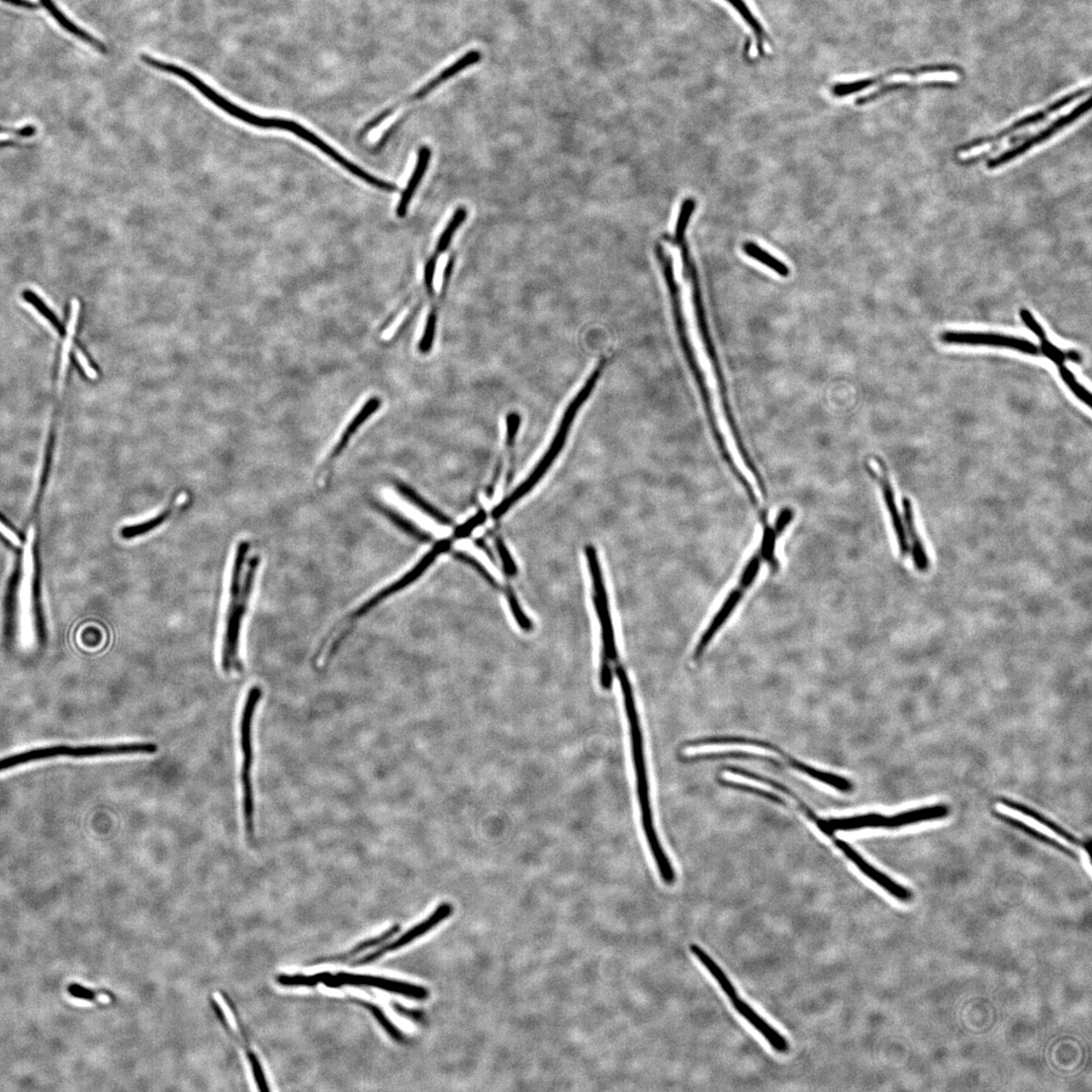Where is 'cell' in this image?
Wrapping results in <instances>:
<instances>
[{
  "label": "cell",
  "mask_w": 1092,
  "mask_h": 1092,
  "mask_svg": "<svg viewBox=\"0 0 1092 1092\" xmlns=\"http://www.w3.org/2000/svg\"><path fill=\"white\" fill-rule=\"evenodd\" d=\"M616 672L618 676L620 687L623 694L624 707L627 711V716L629 725L631 749H633V759L636 778L637 796L640 806V815L642 828L646 834L648 846L657 864L659 875L664 883L667 885H673L676 881V873L672 863L670 862L667 854H665L657 834L655 823H653V816L651 806L650 786H648L647 771L646 764V755L644 748V737L640 728L639 713H637L636 705L634 696L633 687L627 672L622 664H616Z\"/></svg>",
  "instance_id": "1"
},
{
  "label": "cell",
  "mask_w": 1092,
  "mask_h": 1092,
  "mask_svg": "<svg viewBox=\"0 0 1092 1092\" xmlns=\"http://www.w3.org/2000/svg\"><path fill=\"white\" fill-rule=\"evenodd\" d=\"M249 549V542L241 540L237 545L234 560H233L229 603H228L221 652V668L226 673H229L231 670L236 669L240 664L239 647H240L242 624L249 603L252 601L256 574L260 566V557L253 555L250 557L246 574H243Z\"/></svg>",
  "instance_id": "2"
},
{
  "label": "cell",
  "mask_w": 1092,
  "mask_h": 1092,
  "mask_svg": "<svg viewBox=\"0 0 1092 1092\" xmlns=\"http://www.w3.org/2000/svg\"><path fill=\"white\" fill-rule=\"evenodd\" d=\"M663 276L665 283H667L670 306H672L674 325L676 337H678L681 350L682 355H684L687 366L690 369L692 377L694 380H695L699 394H701L711 434H713L715 442H719L724 440L725 435L722 434L718 417H716L713 400L710 394L707 378H705L703 369L701 363H699L695 349H694V346L692 344L689 331H688L686 318L684 311H682L681 289L678 282L676 281L675 270L673 269H665L663 271Z\"/></svg>",
  "instance_id": "3"
},
{
  "label": "cell",
  "mask_w": 1092,
  "mask_h": 1092,
  "mask_svg": "<svg viewBox=\"0 0 1092 1092\" xmlns=\"http://www.w3.org/2000/svg\"><path fill=\"white\" fill-rule=\"evenodd\" d=\"M588 566L594 588V604L601 623L603 650L601 658L600 682L603 689L610 690L612 686L611 662L618 663L616 635L610 610V602L606 593L604 579L598 555L594 546L585 548Z\"/></svg>",
  "instance_id": "4"
},
{
  "label": "cell",
  "mask_w": 1092,
  "mask_h": 1092,
  "mask_svg": "<svg viewBox=\"0 0 1092 1092\" xmlns=\"http://www.w3.org/2000/svg\"><path fill=\"white\" fill-rule=\"evenodd\" d=\"M761 566H763V562H761L758 555L749 556L746 565L743 567L741 574H739L737 584L728 592L725 600L722 601L719 610H716L707 628L704 629L701 639H699L693 652L694 661H698L703 657L711 642L715 640V637L725 627L728 620L737 610L748 591L753 587L756 579H758Z\"/></svg>",
  "instance_id": "5"
},
{
  "label": "cell",
  "mask_w": 1092,
  "mask_h": 1092,
  "mask_svg": "<svg viewBox=\"0 0 1092 1092\" xmlns=\"http://www.w3.org/2000/svg\"><path fill=\"white\" fill-rule=\"evenodd\" d=\"M720 744H743V746H752L755 748L770 750V752L775 753L778 756H780V758L785 761V765L792 767V770L804 774V775L815 779L816 781L828 784V786L837 789L840 792L847 793L851 792L852 790L854 789L852 783L847 780V779L835 775V774L833 773L817 770L816 767L802 763V761L792 758V755H789L786 753H784L781 749L774 746L771 743L760 741V739L743 737H713L694 739V741L688 742L685 747L701 748L704 746H720Z\"/></svg>",
  "instance_id": "6"
},
{
  "label": "cell",
  "mask_w": 1092,
  "mask_h": 1092,
  "mask_svg": "<svg viewBox=\"0 0 1092 1092\" xmlns=\"http://www.w3.org/2000/svg\"><path fill=\"white\" fill-rule=\"evenodd\" d=\"M35 529H28L27 543L22 555L21 577L18 593V636L21 647L31 648L36 645V628L33 613V543Z\"/></svg>",
  "instance_id": "7"
},
{
  "label": "cell",
  "mask_w": 1092,
  "mask_h": 1092,
  "mask_svg": "<svg viewBox=\"0 0 1092 1092\" xmlns=\"http://www.w3.org/2000/svg\"><path fill=\"white\" fill-rule=\"evenodd\" d=\"M482 58V54L481 51L479 50L468 51V52L464 53L463 56H460L459 58H458L457 60L452 62V64L446 67L445 70H442L434 78H431L430 81H428L423 85V87H421L417 91H415L413 94L409 95L407 99H403V100H401L400 101L396 102L395 105H392L391 106L388 107V109L385 110L383 112H380L379 115L375 117L373 119H372L371 122H368L366 124V126H364V128L362 129V132L367 133L369 130H372L373 128L377 127L378 124L384 122L385 118H388L390 116H391L392 113H394L397 109H399L400 106L408 105L410 104V102L423 100L424 98H426V96H428L431 93H434L435 89L441 87L443 83L447 82L449 79H452L458 76L460 72H463L465 70H468V68L474 66L476 64H479Z\"/></svg>",
  "instance_id": "8"
},
{
  "label": "cell",
  "mask_w": 1092,
  "mask_h": 1092,
  "mask_svg": "<svg viewBox=\"0 0 1092 1092\" xmlns=\"http://www.w3.org/2000/svg\"><path fill=\"white\" fill-rule=\"evenodd\" d=\"M1090 107V99H1088L1075 107V109H1073L1071 112L1067 113V115L1055 119V121L1051 123L1048 127L1039 130L1038 133L1031 136H1028V138L1019 146L1011 148V149L1004 152L1003 155L989 159L986 163V167L988 169L994 170L1016 161V158L1026 155V153L1032 150L1033 148L1050 140L1052 136L1061 132L1063 129L1071 126V124H1072L1075 121H1077L1079 118H1082L1086 112H1089Z\"/></svg>",
  "instance_id": "9"
},
{
  "label": "cell",
  "mask_w": 1092,
  "mask_h": 1092,
  "mask_svg": "<svg viewBox=\"0 0 1092 1092\" xmlns=\"http://www.w3.org/2000/svg\"><path fill=\"white\" fill-rule=\"evenodd\" d=\"M1089 93H1090V87L1083 88L1075 90L1073 91V93L1069 94L1065 96H1063V98H1061L1060 100H1058L1055 102H1053V104L1049 105L1048 106L1046 107L1045 110H1040L1039 112L1032 113V115L1023 117L1021 119H1017L1016 123L1010 124V126L1008 128L1001 130L1000 132H998V134L988 136H982V138L975 139L974 141L968 142V143L961 145L957 149V153H959V155H963V153L965 152H970L972 150L978 149V148L998 143V142L1003 141L1004 139L1006 138V136L1015 134L1016 132H1017V130H1021L1023 128L1034 126V124L1044 122L1046 118L1052 115V113H1054L1058 111L1062 110L1063 107H1065L1066 106L1072 104L1074 100L1083 98V96Z\"/></svg>",
  "instance_id": "10"
},
{
  "label": "cell",
  "mask_w": 1092,
  "mask_h": 1092,
  "mask_svg": "<svg viewBox=\"0 0 1092 1092\" xmlns=\"http://www.w3.org/2000/svg\"><path fill=\"white\" fill-rule=\"evenodd\" d=\"M325 986L331 988H337L344 986H368L382 991L397 993L409 998L424 1000L428 998V989L415 986V984L388 980V978L344 974L341 972L337 975L330 976L325 982Z\"/></svg>",
  "instance_id": "11"
},
{
  "label": "cell",
  "mask_w": 1092,
  "mask_h": 1092,
  "mask_svg": "<svg viewBox=\"0 0 1092 1092\" xmlns=\"http://www.w3.org/2000/svg\"><path fill=\"white\" fill-rule=\"evenodd\" d=\"M945 72L956 73L959 76H964L963 68L956 64H928V65H923V66H919L914 68L901 67V68H895V70H892L885 73L880 74V76H878L864 78V79H861V81H856L852 82L835 84L832 88V94L833 95L837 96V98H845V96L860 93V91L864 89L872 88L876 84L883 83L886 81L887 78H889L891 76H907L910 77H918L921 76H925V74H930V73H945Z\"/></svg>",
  "instance_id": "12"
},
{
  "label": "cell",
  "mask_w": 1092,
  "mask_h": 1092,
  "mask_svg": "<svg viewBox=\"0 0 1092 1092\" xmlns=\"http://www.w3.org/2000/svg\"><path fill=\"white\" fill-rule=\"evenodd\" d=\"M941 338L943 343L948 344L1004 347V349H1014L1026 355L1034 356L1042 355L1040 347L1034 345L1031 343V341L1014 337H1006V335L981 332L948 331L942 334Z\"/></svg>",
  "instance_id": "13"
},
{
  "label": "cell",
  "mask_w": 1092,
  "mask_h": 1092,
  "mask_svg": "<svg viewBox=\"0 0 1092 1092\" xmlns=\"http://www.w3.org/2000/svg\"><path fill=\"white\" fill-rule=\"evenodd\" d=\"M452 910L453 908L452 904H440V906L438 907L434 913H432L430 917L423 920L422 923L415 925L414 928L410 929L407 932H405V934L397 937V940L388 943H384L383 946L375 949L374 952L363 956L361 959L355 961L352 965L363 966L371 964L374 962V961L383 957V956L386 953L397 951V949L407 946L408 943L416 940L417 937L428 934V931L434 929L436 925H440L442 920L451 917Z\"/></svg>",
  "instance_id": "14"
},
{
  "label": "cell",
  "mask_w": 1092,
  "mask_h": 1092,
  "mask_svg": "<svg viewBox=\"0 0 1092 1092\" xmlns=\"http://www.w3.org/2000/svg\"><path fill=\"white\" fill-rule=\"evenodd\" d=\"M829 839L833 840L835 846L839 847V849L844 852L845 856L849 858L850 861L856 864V867L860 870L864 876H867L870 880H872L874 883L880 886L881 889H883L887 893H889V895L895 897V900L901 902H908L912 901V891L906 889V887L900 883H895V881L889 877V876L879 871L877 868L872 866L871 864L864 860V858L858 854L856 850H854V847L846 843L845 840L838 839L834 834Z\"/></svg>",
  "instance_id": "15"
},
{
  "label": "cell",
  "mask_w": 1092,
  "mask_h": 1092,
  "mask_svg": "<svg viewBox=\"0 0 1092 1092\" xmlns=\"http://www.w3.org/2000/svg\"><path fill=\"white\" fill-rule=\"evenodd\" d=\"M875 462L878 465V470H876L873 464L868 465L869 473L875 477L876 481L879 483L881 491H883V494L887 511H889L893 531H895V533L898 548H900L901 554L903 556H907L909 553L907 534L906 531V526H904L902 517L900 511H898L895 491H893V488L889 482V476H887L883 460L877 458L875 459Z\"/></svg>",
  "instance_id": "16"
},
{
  "label": "cell",
  "mask_w": 1092,
  "mask_h": 1092,
  "mask_svg": "<svg viewBox=\"0 0 1092 1092\" xmlns=\"http://www.w3.org/2000/svg\"><path fill=\"white\" fill-rule=\"evenodd\" d=\"M263 697V690L259 686H253L248 691L246 705L241 716L240 738L243 755L242 773L252 775L253 764L252 724L256 707Z\"/></svg>",
  "instance_id": "17"
},
{
  "label": "cell",
  "mask_w": 1092,
  "mask_h": 1092,
  "mask_svg": "<svg viewBox=\"0 0 1092 1092\" xmlns=\"http://www.w3.org/2000/svg\"><path fill=\"white\" fill-rule=\"evenodd\" d=\"M157 750V744L151 743L106 744V746L105 744V746H84L77 748L66 746L65 755L73 756V758H93V756L102 755L155 754Z\"/></svg>",
  "instance_id": "18"
},
{
  "label": "cell",
  "mask_w": 1092,
  "mask_h": 1092,
  "mask_svg": "<svg viewBox=\"0 0 1092 1092\" xmlns=\"http://www.w3.org/2000/svg\"><path fill=\"white\" fill-rule=\"evenodd\" d=\"M732 1004L738 1014L743 1019H746L766 1039L774 1050L780 1054L788 1053L790 1046L786 1038H784L777 1029L774 1028L763 1017L756 1014L746 1001L737 998L732 1000Z\"/></svg>",
  "instance_id": "19"
},
{
  "label": "cell",
  "mask_w": 1092,
  "mask_h": 1092,
  "mask_svg": "<svg viewBox=\"0 0 1092 1092\" xmlns=\"http://www.w3.org/2000/svg\"><path fill=\"white\" fill-rule=\"evenodd\" d=\"M1020 315L1023 323H1025L1028 328L1031 329L1040 340V352H1042V355L1048 357L1049 360L1054 361L1058 367L1065 366L1066 360H1071L1073 361H1080V355L1077 351H1063L1058 349V347L1053 343H1051L1049 339L1046 338L1044 329L1040 325L1036 318H1034L1031 312L1023 309L1021 311Z\"/></svg>",
  "instance_id": "20"
},
{
  "label": "cell",
  "mask_w": 1092,
  "mask_h": 1092,
  "mask_svg": "<svg viewBox=\"0 0 1092 1092\" xmlns=\"http://www.w3.org/2000/svg\"><path fill=\"white\" fill-rule=\"evenodd\" d=\"M902 506L904 522H906L904 526H906V531L908 534L910 543H912L913 564L918 571L925 572L930 566L929 556L919 537L917 525H915L912 502H910L909 499L904 498Z\"/></svg>",
  "instance_id": "21"
},
{
  "label": "cell",
  "mask_w": 1092,
  "mask_h": 1092,
  "mask_svg": "<svg viewBox=\"0 0 1092 1092\" xmlns=\"http://www.w3.org/2000/svg\"><path fill=\"white\" fill-rule=\"evenodd\" d=\"M998 801L999 802L1000 804L1009 807V809L1012 810L1021 812L1022 815L1027 816L1028 817L1034 819V821L1038 822L1040 824H1043V826L1046 827V828L1053 830L1054 833H1056L1057 834H1059L1060 837L1069 841V843H1071L1075 846L1085 847V850L1088 851L1089 854L1090 846H1091L1090 840H1089L1088 843L1085 844L1084 841L1080 840L1077 837H1074L1073 834H1071V833H1068L1067 830L1061 828L1060 826H1058V824L1055 823L1054 822L1050 821V819L1040 815V813H1039L1038 811L1032 810L1031 807H1028L1026 805L1019 804V802L1010 800L1008 798H998Z\"/></svg>",
  "instance_id": "22"
},
{
  "label": "cell",
  "mask_w": 1092,
  "mask_h": 1092,
  "mask_svg": "<svg viewBox=\"0 0 1092 1092\" xmlns=\"http://www.w3.org/2000/svg\"><path fill=\"white\" fill-rule=\"evenodd\" d=\"M39 3H41L44 9L47 10L51 15H52V18L58 22L64 30L71 33V35L82 39V42L91 46V47L99 51L100 53H107L106 45L100 41L99 39L90 35V33L84 31L83 28L74 24L73 21L68 19L67 16L62 13L58 7H57V5L53 3V0H39Z\"/></svg>",
  "instance_id": "23"
},
{
  "label": "cell",
  "mask_w": 1092,
  "mask_h": 1092,
  "mask_svg": "<svg viewBox=\"0 0 1092 1092\" xmlns=\"http://www.w3.org/2000/svg\"><path fill=\"white\" fill-rule=\"evenodd\" d=\"M949 813V806L945 804L925 806L918 810L904 811L890 816V829L907 827L910 824L936 821V819L948 816Z\"/></svg>",
  "instance_id": "24"
},
{
  "label": "cell",
  "mask_w": 1092,
  "mask_h": 1092,
  "mask_svg": "<svg viewBox=\"0 0 1092 1092\" xmlns=\"http://www.w3.org/2000/svg\"><path fill=\"white\" fill-rule=\"evenodd\" d=\"M431 158V150L428 147L420 148L418 152V159L416 167L410 179L406 190L403 191L399 204L397 208V215L399 218H403L407 215L410 203L416 192L420 182L422 181L426 170H428Z\"/></svg>",
  "instance_id": "25"
},
{
  "label": "cell",
  "mask_w": 1092,
  "mask_h": 1092,
  "mask_svg": "<svg viewBox=\"0 0 1092 1092\" xmlns=\"http://www.w3.org/2000/svg\"><path fill=\"white\" fill-rule=\"evenodd\" d=\"M380 406H382V401H380L377 397H372V399H369L366 403H364L361 411L358 412L356 416L351 420V422L349 426H347L343 435H341L340 440L337 442V446L333 449L331 459L339 457L341 452H343L346 448L347 445H349L351 437L355 435V432L360 429L362 424L367 422V420L369 417L373 416V415L378 411Z\"/></svg>",
  "instance_id": "26"
},
{
  "label": "cell",
  "mask_w": 1092,
  "mask_h": 1092,
  "mask_svg": "<svg viewBox=\"0 0 1092 1092\" xmlns=\"http://www.w3.org/2000/svg\"><path fill=\"white\" fill-rule=\"evenodd\" d=\"M956 88V84L952 82H928L914 83V84L907 83V82H895V83L886 84L884 85V87L873 91V93L871 94L861 96V98H858L856 100L855 104L858 106H866L870 104V102H873L881 98H883L884 95L895 93V91H901V90L914 89V88Z\"/></svg>",
  "instance_id": "27"
},
{
  "label": "cell",
  "mask_w": 1092,
  "mask_h": 1092,
  "mask_svg": "<svg viewBox=\"0 0 1092 1092\" xmlns=\"http://www.w3.org/2000/svg\"><path fill=\"white\" fill-rule=\"evenodd\" d=\"M992 816L995 818L998 819V821L1003 822L1006 824H1009V826L1012 828L1021 830V832L1028 834V837L1040 841V843H1043L1046 846L1054 847V849H1056L1057 851H1060L1061 852H1063V854L1071 857L1072 858H1074V860H1078V856L1077 852H1074L1072 850L1068 849L1067 846H1065V845H1062L1061 843H1059V841H1057L1054 839H1051L1050 837H1048V835L1040 833L1039 830L1027 826L1025 822L1019 821V819H1016L1008 815H1005V813H1001L998 811H993Z\"/></svg>",
  "instance_id": "28"
},
{
  "label": "cell",
  "mask_w": 1092,
  "mask_h": 1092,
  "mask_svg": "<svg viewBox=\"0 0 1092 1092\" xmlns=\"http://www.w3.org/2000/svg\"><path fill=\"white\" fill-rule=\"evenodd\" d=\"M690 949L692 954L695 956V957L701 961V963L705 967V968L708 970L709 974L713 976L722 991H724V992L727 995V998H730L731 1000L738 998L736 987L733 986L730 978L726 976L725 971L720 968L719 965L716 963L715 961L711 958L701 947L696 945V943H692Z\"/></svg>",
  "instance_id": "29"
},
{
  "label": "cell",
  "mask_w": 1092,
  "mask_h": 1092,
  "mask_svg": "<svg viewBox=\"0 0 1092 1092\" xmlns=\"http://www.w3.org/2000/svg\"><path fill=\"white\" fill-rule=\"evenodd\" d=\"M66 746H57L51 748L37 749L27 750V752L19 755H10L8 758L0 760V772L10 769V767L30 763L33 761L45 760L55 758V756L65 755Z\"/></svg>",
  "instance_id": "30"
},
{
  "label": "cell",
  "mask_w": 1092,
  "mask_h": 1092,
  "mask_svg": "<svg viewBox=\"0 0 1092 1092\" xmlns=\"http://www.w3.org/2000/svg\"><path fill=\"white\" fill-rule=\"evenodd\" d=\"M173 513V508H167L159 512V513L155 516L151 517L150 519L136 523V525L124 526L121 531V537L126 540L144 537L146 534L156 531L158 527L164 525Z\"/></svg>",
  "instance_id": "31"
},
{
  "label": "cell",
  "mask_w": 1092,
  "mask_h": 1092,
  "mask_svg": "<svg viewBox=\"0 0 1092 1092\" xmlns=\"http://www.w3.org/2000/svg\"><path fill=\"white\" fill-rule=\"evenodd\" d=\"M725 2L730 3L731 7L737 11L743 21L747 22L750 30L753 31L755 39L756 51H758L759 53L764 52L765 43L767 39L765 28L761 26V22L756 20L752 10H750L748 7V4L744 3L743 0H725Z\"/></svg>",
  "instance_id": "32"
},
{
  "label": "cell",
  "mask_w": 1092,
  "mask_h": 1092,
  "mask_svg": "<svg viewBox=\"0 0 1092 1092\" xmlns=\"http://www.w3.org/2000/svg\"><path fill=\"white\" fill-rule=\"evenodd\" d=\"M743 250L750 258L759 261V263L767 266V269L776 272L777 275L782 277L789 276L790 270L788 266L777 259L775 256L767 252L765 249L756 246L755 243L752 241L743 242Z\"/></svg>",
  "instance_id": "33"
},
{
  "label": "cell",
  "mask_w": 1092,
  "mask_h": 1092,
  "mask_svg": "<svg viewBox=\"0 0 1092 1092\" xmlns=\"http://www.w3.org/2000/svg\"><path fill=\"white\" fill-rule=\"evenodd\" d=\"M400 930H401L400 925H392L391 928H390L389 930H386L384 932V934L368 938V940H366L358 943V945L355 946L354 949H351L349 952L344 953L343 955H339L337 956V957H334L330 960L340 961V962H343V961H347L349 959L354 958L358 954L366 952L369 949L383 946L384 943H385L386 942L390 940V938L396 936L397 932L400 931Z\"/></svg>",
  "instance_id": "34"
},
{
  "label": "cell",
  "mask_w": 1092,
  "mask_h": 1092,
  "mask_svg": "<svg viewBox=\"0 0 1092 1092\" xmlns=\"http://www.w3.org/2000/svg\"><path fill=\"white\" fill-rule=\"evenodd\" d=\"M241 783L246 832L249 835H252L254 834V796L252 775L241 774Z\"/></svg>",
  "instance_id": "35"
},
{
  "label": "cell",
  "mask_w": 1092,
  "mask_h": 1092,
  "mask_svg": "<svg viewBox=\"0 0 1092 1092\" xmlns=\"http://www.w3.org/2000/svg\"><path fill=\"white\" fill-rule=\"evenodd\" d=\"M331 975L332 974H329V972H322V974H317L314 975L282 974L276 978V981L278 984H281L282 986L286 987H312L320 983L325 984Z\"/></svg>",
  "instance_id": "36"
},
{
  "label": "cell",
  "mask_w": 1092,
  "mask_h": 1092,
  "mask_svg": "<svg viewBox=\"0 0 1092 1092\" xmlns=\"http://www.w3.org/2000/svg\"><path fill=\"white\" fill-rule=\"evenodd\" d=\"M466 217H468V210H466L465 208L459 207L457 210H455L453 217L451 221H449L446 230L442 232L440 241H438L435 249L438 253L441 255L443 252H446L449 246H451L455 232L458 231L460 225L464 224Z\"/></svg>",
  "instance_id": "37"
},
{
  "label": "cell",
  "mask_w": 1092,
  "mask_h": 1092,
  "mask_svg": "<svg viewBox=\"0 0 1092 1092\" xmlns=\"http://www.w3.org/2000/svg\"><path fill=\"white\" fill-rule=\"evenodd\" d=\"M437 308L436 306H434V308H432L429 312L428 321H426L424 328L423 337L420 341L419 350L421 354H429L432 349V346H434L437 328Z\"/></svg>",
  "instance_id": "38"
},
{
  "label": "cell",
  "mask_w": 1092,
  "mask_h": 1092,
  "mask_svg": "<svg viewBox=\"0 0 1092 1092\" xmlns=\"http://www.w3.org/2000/svg\"><path fill=\"white\" fill-rule=\"evenodd\" d=\"M1058 368H1059L1062 379L1065 380V383L1069 386V389L1071 390L1073 394L1077 396L1080 401L1085 403L1086 405L1090 406V392L1086 390L1083 385H1080L1077 382V378L1074 377L1071 369L1065 366H1061Z\"/></svg>",
  "instance_id": "39"
},
{
  "label": "cell",
  "mask_w": 1092,
  "mask_h": 1092,
  "mask_svg": "<svg viewBox=\"0 0 1092 1092\" xmlns=\"http://www.w3.org/2000/svg\"><path fill=\"white\" fill-rule=\"evenodd\" d=\"M364 1004H363V1005L366 1006V1008L372 1012V1015L375 1017V1020H377L379 1025L382 1026V1028L385 1029V1031L390 1034V1037L391 1039L397 1040V1042H402V1040H403V1033L400 1031L399 1028H397L394 1025V1023H392L388 1019V1017H386V1016L384 1014V1011L382 1010H380L379 1008H378L377 1005H374L373 1004H369V1003H364Z\"/></svg>",
  "instance_id": "40"
},
{
  "label": "cell",
  "mask_w": 1092,
  "mask_h": 1092,
  "mask_svg": "<svg viewBox=\"0 0 1092 1092\" xmlns=\"http://www.w3.org/2000/svg\"><path fill=\"white\" fill-rule=\"evenodd\" d=\"M25 298L27 301H28V303L35 306V308L39 312H42L43 316L46 318H48L49 322L51 323V325H52L56 330H58L59 334L61 335L64 334V326L61 325V323L58 321V318H57L55 315L53 314V312H51V310L48 309L47 306L44 305L41 300L37 298L36 295L32 293H26Z\"/></svg>",
  "instance_id": "41"
},
{
  "label": "cell",
  "mask_w": 1092,
  "mask_h": 1092,
  "mask_svg": "<svg viewBox=\"0 0 1092 1092\" xmlns=\"http://www.w3.org/2000/svg\"><path fill=\"white\" fill-rule=\"evenodd\" d=\"M507 599L509 602V605L511 607L512 613H513V616L516 619L517 623L519 624V627L523 630L531 631L532 629V623L531 620H529V618L525 616V612L522 611L519 601H517L516 597L513 594V592H512V590L510 589L507 591Z\"/></svg>",
  "instance_id": "42"
},
{
  "label": "cell",
  "mask_w": 1092,
  "mask_h": 1092,
  "mask_svg": "<svg viewBox=\"0 0 1092 1092\" xmlns=\"http://www.w3.org/2000/svg\"><path fill=\"white\" fill-rule=\"evenodd\" d=\"M440 254L438 253L435 250L434 253L431 255V258L428 259V264H426L425 265V271H424L425 288H426V291H428V295H430V297H432V295H434V281L436 264H437L438 258H440Z\"/></svg>",
  "instance_id": "43"
},
{
  "label": "cell",
  "mask_w": 1092,
  "mask_h": 1092,
  "mask_svg": "<svg viewBox=\"0 0 1092 1092\" xmlns=\"http://www.w3.org/2000/svg\"><path fill=\"white\" fill-rule=\"evenodd\" d=\"M67 992L74 998L88 1000V1001H94L96 998H98V993L93 991V989L84 987L81 986V984H77V983L70 984V986H68L67 988Z\"/></svg>",
  "instance_id": "44"
},
{
  "label": "cell",
  "mask_w": 1092,
  "mask_h": 1092,
  "mask_svg": "<svg viewBox=\"0 0 1092 1092\" xmlns=\"http://www.w3.org/2000/svg\"><path fill=\"white\" fill-rule=\"evenodd\" d=\"M497 548H498L499 554L500 555V559H502V561H503L505 572L507 573L509 576H515V574L517 573V567H516L515 562L513 559H512V556L507 548H506L505 544L503 543L502 540L500 539L497 540Z\"/></svg>",
  "instance_id": "45"
},
{
  "label": "cell",
  "mask_w": 1092,
  "mask_h": 1092,
  "mask_svg": "<svg viewBox=\"0 0 1092 1092\" xmlns=\"http://www.w3.org/2000/svg\"><path fill=\"white\" fill-rule=\"evenodd\" d=\"M76 357H77V361H79V363H81V366L83 368L84 373H87L88 377L91 379H98L99 377L98 373H96L94 369L91 367L88 361L87 360V357H85V355L82 354V351L76 350Z\"/></svg>",
  "instance_id": "46"
},
{
  "label": "cell",
  "mask_w": 1092,
  "mask_h": 1092,
  "mask_svg": "<svg viewBox=\"0 0 1092 1092\" xmlns=\"http://www.w3.org/2000/svg\"><path fill=\"white\" fill-rule=\"evenodd\" d=\"M392 1006H394L397 1012H399V1014L403 1016L408 1017V1019H411L412 1021L422 1020V1012H420L419 1010H409L399 1004H394Z\"/></svg>",
  "instance_id": "47"
},
{
  "label": "cell",
  "mask_w": 1092,
  "mask_h": 1092,
  "mask_svg": "<svg viewBox=\"0 0 1092 1092\" xmlns=\"http://www.w3.org/2000/svg\"><path fill=\"white\" fill-rule=\"evenodd\" d=\"M0 533H2L5 538L9 540L11 543L18 546V548L21 545L20 537L2 521H0Z\"/></svg>",
  "instance_id": "48"
},
{
  "label": "cell",
  "mask_w": 1092,
  "mask_h": 1092,
  "mask_svg": "<svg viewBox=\"0 0 1092 1092\" xmlns=\"http://www.w3.org/2000/svg\"><path fill=\"white\" fill-rule=\"evenodd\" d=\"M0 2L26 9H36L38 8V5L30 2V0H0Z\"/></svg>",
  "instance_id": "49"
},
{
  "label": "cell",
  "mask_w": 1092,
  "mask_h": 1092,
  "mask_svg": "<svg viewBox=\"0 0 1092 1092\" xmlns=\"http://www.w3.org/2000/svg\"><path fill=\"white\" fill-rule=\"evenodd\" d=\"M15 138V135L10 132H0V143L8 142Z\"/></svg>",
  "instance_id": "50"
}]
</instances>
